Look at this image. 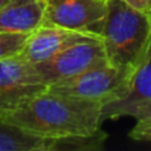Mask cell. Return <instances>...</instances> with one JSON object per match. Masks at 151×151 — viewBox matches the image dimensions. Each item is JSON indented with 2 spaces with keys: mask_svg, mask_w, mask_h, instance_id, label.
I'll return each instance as SVG.
<instances>
[{
  "mask_svg": "<svg viewBox=\"0 0 151 151\" xmlns=\"http://www.w3.org/2000/svg\"><path fill=\"white\" fill-rule=\"evenodd\" d=\"M29 35L0 32V60L20 55Z\"/></svg>",
  "mask_w": 151,
  "mask_h": 151,
  "instance_id": "7c38bea8",
  "label": "cell"
},
{
  "mask_svg": "<svg viewBox=\"0 0 151 151\" xmlns=\"http://www.w3.org/2000/svg\"><path fill=\"white\" fill-rule=\"evenodd\" d=\"M33 64L21 56L0 60V115L47 90Z\"/></svg>",
  "mask_w": 151,
  "mask_h": 151,
  "instance_id": "8992f818",
  "label": "cell"
},
{
  "mask_svg": "<svg viewBox=\"0 0 151 151\" xmlns=\"http://www.w3.org/2000/svg\"><path fill=\"white\" fill-rule=\"evenodd\" d=\"M9 1H11V0H0V9H1L4 5H7Z\"/></svg>",
  "mask_w": 151,
  "mask_h": 151,
  "instance_id": "2e32d148",
  "label": "cell"
},
{
  "mask_svg": "<svg viewBox=\"0 0 151 151\" xmlns=\"http://www.w3.org/2000/svg\"><path fill=\"white\" fill-rule=\"evenodd\" d=\"M44 25L101 36L107 0H44Z\"/></svg>",
  "mask_w": 151,
  "mask_h": 151,
  "instance_id": "5b68a950",
  "label": "cell"
},
{
  "mask_svg": "<svg viewBox=\"0 0 151 151\" xmlns=\"http://www.w3.org/2000/svg\"><path fill=\"white\" fill-rule=\"evenodd\" d=\"M44 0H11L0 9V32L32 33L44 23Z\"/></svg>",
  "mask_w": 151,
  "mask_h": 151,
  "instance_id": "9c48e42d",
  "label": "cell"
},
{
  "mask_svg": "<svg viewBox=\"0 0 151 151\" xmlns=\"http://www.w3.org/2000/svg\"><path fill=\"white\" fill-rule=\"evenodd\" d=\"M102 104L42 91L0 119L41 138L90 135L101 129Z\"/></svg>",
  "mask_w": 151,
  "mask_h": 151,
  "instance_id": "6da1fadb",
  "label": "cell"
},
{
  "mask_svg": "<svg viewBox=\"0 0 151 151\" xmlns=\"http://www.w3.org/2000/svg\"><path fill=\"white\" fill-rule=\"evenodd\" d=\"M52 139L29 134L0 119V151H50Z\"/></svg>",
  "mask_w": 151,
  "mask_h": 151,
  "instance_id": "30bf717a",
  "label": "cell"
},
{
  "mask_svg": "<svg viewBox=\"0 0 151 151\" xmlns=\"http://www.w3.org/2000/svg\"><path fill=\"white\" fill-rule=\"evenodd\" d=\"M89 37H97V35L42 24L40 28H37L28 36L25 45L23 47L19 56L35 65L53 57L69 45Z\"/></svg>",
  "mask_w": 151,
  "mask_h": 151,
  "instance_id": "52a82bcc",
  "label": "cell"
},
{
  "mask_svg": "<svg viewBox=\"0 0 151 151\" xmlns=\"http://www.w3.org/2000/svg\"><path fill=\"white\" fill-rule=\"evenodd\" d=\"M130 76L131 72L127 69L105 64L72 78L52 83L47 90L78 99L101 102L104 105L125 93Z\"/></svg>",
  "mask_w": 151,
  "mask_h": 151,
  "instance_id": "3957f363",
  "label": "cell"
},
{
  "mask_svg": "<svg viewBox=\"0 0 151 151\" xmlns=\"http://www.w3.org/2000/svg\"><path fill=\"white\" fill-rule=\"evenodd\" d=\"M125 1L137 9L151 13V0H125Z\"/></svg>",
  "mask_w": 151,
  "mask_h": 151,
  "instance_id": "9a60e30c",
  "label": "cell"
},
{
  "mask_svg": "<svg viewBox=\"0 0 151 151\" xmlns=\"http://www.w3.org/2000/svg\"><path fill=\"white\" fill-rule=\"evenodd\" d=\"M101 39L109 64L133 73L149 49L151 13L131 7L125 0H107Z\"/></svg>",
  "mask_w": 151,
  "mask_h": 151,
  "instance_id": "7a4b0ae2",
  "label": "cell"
},
{
  "mask_svg": "<svg viewBox=\"0 0 151 151\" xmlns=\"http://www.w3.org/2000/svg\"><path fill=\"white\" fill-rule=\"evenodd\" d=\"M129 135L134 141L151 142V127H135L134 126Z\"/></svg>",
  "mask_w": 151,
  "mask_h": 151,
  "instance_id": "5bb4252c",
  "label": "cell"
},
{
  "mask_svg": "<svg viewBox=\"0 0 151 151\" xmlns=\"http://www.w3.org/2000/svg\"><path fill=\"white\" fill-rule=\"evenodd\" d=\"M151 99V41L147 53L139 66L131 73L125 93L121 97L102 105L101 118L117 119L121 117L131 115L138 105Z\"/></svg>",
  "mask_w": 151,
  "mask_h": 151,
  "instance_id": "ba28073f",
  "label": "cell"
},
{
  "mask_svg": "<svg viewBox=\"0 0 151 151\" xmlns=\"http://www.w3.org/2000/svg\"><path fill=\"white\" fill-rule=\"evenodd\" d=\"M109 64L99 36L89 37L66 47L42 63L35 64V70L47 86L72 78L89 69Z\"/></svg>",
  "mask_w": 151,
  "mask_h": 151,
  "instance_id": "277c9868",
  "label": "cell"
},
{
  "mask_svg": "<svg viewBox=\"0 0 151 151\" xmlns=\"http://www.w3.org/2000/svg\"><path fill=\"white\" fill-rule=\"evenodd\" d=\"M107 134L101 129L90 135H73L52 139L50 151H97L102 150Z\"/></svg>",
  "mask_w": 151,
  "mask_h": 151,
  "instance_id": "8fae6325",
  "label": "cell"
},
{
  "mask_svg": "<svg viewBox=\"0 0 151 151\" xmlns=\"http://www.w3.org/2000/svg\"><path fill=\"white\" fill-rule=\"evenodd\" d=\"M130 117L135 118V127H151V99L138 105Z\"/></svg>",
  "mask_w": 151,
  "mask_h": 151,
  "instance_id": "4fadbf2b",
  "label": "cell"
}]
</instances>
